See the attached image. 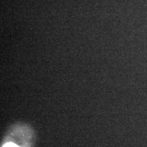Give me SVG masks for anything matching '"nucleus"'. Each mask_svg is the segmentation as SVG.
Returning a JSON list of instances; mask_svg holds the SVG:
<instances>
[{"label": "nucleus", "instance_id": "f257e3e1", "mask_svg": "<svg viewBox=\"0 0 147 147\" xmlns=\"http://www.w3.org/2000/svg\"><path fill=\"white\" fill-rule=\"evenodd\" d=\"M3 147H19L18 146H16L13 143H7L6 145H4Z\"/></svg>", "mask_w": 147, "mask_h": 147}]
</instances>
